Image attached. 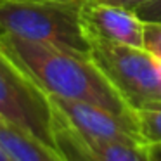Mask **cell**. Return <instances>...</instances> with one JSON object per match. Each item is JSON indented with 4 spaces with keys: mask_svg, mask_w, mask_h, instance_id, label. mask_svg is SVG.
Wrapping results in <instances>:
<instances>
[{
    "mask_svg": "<svg viewBox=\"0 0 161 161\" xmlns=\"http://www.w3.org/2000/svg\"><path fill=\"white\" fill-rule=\"evenodd\" d=\"M87 0H0V33L90 57L81 21Z\"/></svg>",
    "mask_w": 161,
    "mask_h": 161,
    "instance_id": "cell-2",
    "label": "cell"
},
{
    "mask_svg": "<svg viewBox=\"0 0 161 161\" xmlns=\"http://www.w3.org/2000/svg\"><path fill=\"white\" fill-rule=\"evenodd\" d=\"M0 161H12V158L7 154V151L2 147V144H0Z\"/></svg>",
    "mask_w": 161,
    "mask_h": 161,
    "instance_id": "cell-14",
    "label": "cell"
},
{
    "mask_svg": "<svg viewBox=\"0 0 161 161\" xmlns=\"http://www.w3.org/2000/svg\"><path fill=\"white\" fill-rule=\"evenodd\" d=\"M49 101L57 118L81 135L132 144V146H146L137 121L133 119L118 116L101 106L85 101L64 99L56 95H49Z\"/></svg>",
    "mask_w": 161,
    "mask_h": 161,
    "instance_id": "cell-5",
    "label": "cell"
},
{
    "mask_svg": "<svg viewBox=\"0 0 161 161\" xmlns=\"http://www.w3.org/2000/svg\"><path fill=\"white\" fill-rule=\"evenodd\" d=\"M0 49L47 95L90 102L135 121V111L92 57H80L9 33H0Z\"/></svg>",
    "mask_w": 161,
    "mask_h": 161,
    "instance_id": "cell-1",
    "label": "cell"
},
{
    "mask_svg": "<svg viewBox=\"0 0 161 161\" xmlns=\"http://www.w3.org/2000/svg\"><path fill=\"white\" fill-rule=\"evenodd\" d=\"M90 57L128 106L149 109L161 106V61L146 49L90 40Z\"/></svg>",
    "mask_w": 161,
    "mask_h": 161,
    "instance_id": "cell-3",
    "label": "cell"
},
{
    "mask_svg": "<svg viewBox=\"0 0 161 161\" xmlns=\"http://www.w3.org/2000/svg\"><path fill=\"white\" fill-rule=\"evenodd\" d=\"M144 147L149 161H161V144H146Z\"/></svg>",
    "mask_w": 161,
    "mask_h": 161,
    "instance_id": "cell-13",
    "label": "cell"
},
{
    "mask_svg": "<svg viewBox=\"0 0 161 161\" xmlns=\"http://www.w3.org/2000/svg\"><path fill=\"white\" fill-rule=\"evenodd\" d=\"M56 144L68 161H149L144 146L81 135L57 118V114Z\"/></svg>",
    "mask_w": 161,
    "mask_h": 161,
    "instance_id": "cell-7",
    "label": "cell"
},
{
    "mask_svg": "<svg viewBox=\"0 0 161 161\" xmlns=\"http://www.w3.org/2000/svg\"><path fill=\"white\" fill-rule=\"evenodd\" d=\"M0 119H2V118H0Z\"/></svg>",
    "mask_w": 161,
    "mask_h": 161,
    "instance_id": "cell-15",
    "label": "cell"
},
{
    "mask_svg": "<svg viewBox=\"0 0 161 161\" xmlns=\"http://www.w3.org/2000/svg\"><path fill=\"white\" fill-rule=\"evenodd\" d=\"M92 2H101V4H111V5H119V7L130 9V11H135L137 7L147 4L151 0H92Z\"/></svg>",
    "mask_w": 161,
    "mask_h": 161,
    "instance_id": "cell-12",
    "label": "cell"
},
{
    "mask_svg": "<svg viewBox=\"0 0 161 161\" xmlns=\"http://www.w3.org/2000/svg\"><path fill=\"white\" fill-rule=\"evenodd\" d=\"M0 118L57 149L56 113L49 95L0 49Z\"/></svg>",
    "mask_w": 161,
    "mask_h": 161,
    "instance_id": "cell-4",
    "label": "cell"
},
{
    "mask_svg": "<svg viewBox=\"0 0 161 161\" xmlns=\"http://www.w3.org/2000/svg\"><path fill=\"white\" fill-rule=\"evenodd\" d=\"M81 21L90 40L144 49V21L135 11L87 0Z\"/></svg>",
    "mask_w": 161,
    "mask_h": 161,
    "instance_id": "cell-6",
    "label": "cell"
},
{
    "mask_svg": "<svg viewBox=\"0 0 161 161\" xmlns=\"http://www.w3.org/2000/svg\"><path fill=\"white\" fill-rule=\"evenodd\" d=\"M135 14L144 23H161V0H151L135 9Z\"/></svg>",
    "mask_w": 161,
    "mask_h": 161,
    "instance_id": "cell-11",
    "label": "cell"
},
{
    "mask_svg": "<svg viewBox=\"0 0 161 161\" xmlns=\"http://www.w3.org/2000/svg\"><path fill=\"white\" fill-rule=\"evenodd\" d=\"M135 121L146 144H161V106L137 109Z\"/></svg>",
    "mask_w": 161,
    "mask_h": 161,
    "instance_id": "cell-9",
    "label": "cell"
},
{
    "mask_svg": "<svg viewBox=\"0 0 161 161\" xmlns=\"http://www.w3.org/2000/svg\"><path fill=\"white\" fill-rule=\"evenodd\" d=\"M144 49L161 61V23H144Z\"/></svg>",
    "mask_w": 161,
    "mask_h": 161,
    "instance_id": "cell-10",
    "label": "cell"
},
{
    "mask_svg": "<svg viewBox=\"0 0 161 161\" xmlns=\"http://www.w3.org/2000/svg\"><path fill=\"white\" fill-rule=\"evenodd\" d=\"M0 144L12 161H68L59 149L45 146L4 119H0Z\"/></svg>",
    "mask_w": 161,
    "mask_h": 161,
    "instance_id": "cell-8",
    "label": "cell"
}]
</instances>
